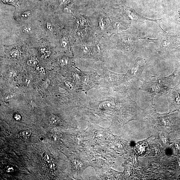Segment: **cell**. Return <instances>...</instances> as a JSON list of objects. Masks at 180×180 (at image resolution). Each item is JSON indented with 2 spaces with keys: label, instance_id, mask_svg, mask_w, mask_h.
<instances>
[{
  "label": "cell",
  "instance_id": "1",
  "mask_svg": "<svg viewBox=\"0 0 180 180\" xmlns=\"http://www.w3.org/2000/svg\"><path fill=\"white\" fill-rule=\"evenodd\" d=\"M167 77L153 76L149 81H142L143 84L139 89L147 92L151 98L152 102L155 96L158 97L165 95L171 89L170 86L176 72Z\"/></svg>",
  "mask_w": 180,
  "mask_h": 180
},
{
  "label": "cell",
  "instance_id": "2",
  "mask_svg": "<svg viewBox=\"0 0 180 180\" xmlns=\"http://www.w3.org/2000/svg\"><path fill=\"white\" fill-rule=\"evenodd\" d=\"M100 74L99 87L110 88L127 84L128 83L126 74H119L109 71L106 68L102 70Z\"/></svg>",
  "mask_w": 180,
  "mask_h": 180
},
{
  "label": "cell",
  "instance_id": "3",
  "mask_svg": "<svg viewBox=\"0 0 180 180\" xmlns=\"http://www.w3.org/2000/svg\"><path fill=\"white\" fill-rule=\"evenodd\" d=\"M80 91L86 93L93 88L99 87L100 76L94 71H82Z\"/></svg>",
  "mask_w": 180,
  "mask_h": 180
},
{
  "label": "cell",
  "instance_id": "4",
  "mask_svg": "<svg viewBox=\"0 0 180 180\" xmlns=\"http://www.w3.org/2000/svg\"><path fill=\"white\" fill-rule=\"evenodd\" d=\"M146 63L145 59L138 57L131 64L126 74L128 82L131 81H143L142 74Z\"/></svg>",
  "mask_w": 180,
  "mask_h": 180
},
{
  "label": "cell",
  "instance_id": "5",
  "mask_svg": "<svg viewBox=\"0 0 180 180\" xmlns=\"http://www.w3.org/2000/svg\"><path fill=\"white\" fill-rule=\"evenodd\" d=\"M167 98L171 106L180 105V82L174 88L170 90Z\"/></svg>",
  "mask_w": 180,
  "mask_h": 180
},
{
  "label": "cell",
  "instance_id": "6",
  "mask_svg": "<svg viewBox=\"0 0 180 180\" xmlns=\"http://www.w3.org/2000/svg\"><path fill=\"white\" fill-rule=\"evenodd\" d=\"M148 149L147 142L142 141L137 143L135 147V150L137 154L140 156H143L146 153Z\"/></svg>",
  "mask_w": 180,
  "mask_h": 180
},
{
  "label": "cell",
  "instance_id": "7",
  "mask_svg": "<svg viewBox=\"0 0 180 180\" xmlns=\"http://www.w3.org/2000/svg\"><path fill=\"white\" fill-rule=\"evenodd\" d=\"M48 122L50 125L54 126H59L61 121L60 117L56 115H51L48 119Z\"/></svg>",
  "mask_w": 180,
  "mask_h": 180
},
{
  "label": "cell",
  "instance_id": "8",
  "mask_svg": "<svg viewBox=\"0 0 180 180\" xmlns=\"http://www.w3.org/2000/svg\"><path fill=\"white\" fill-rule=\"evenodd\" d=\"M31 131L27 130L21 131L19 133V137L24 140L28 139L30 135H31Z\"/></svg>",
  "mask_w": 180,
  "mask_h": 180
},
{
  "label": "cell",
  "instance_id": "9",
  "mask_svg": "<svg viewBox=\"0 0 180 180\" xmlns=\"http://www.w3.org/2000/svg\"><path fill=\"white\" fill-rule=\"evenodd\" d=\"M64 85L65 86V88L67 89L68 90H70V91H73L75 86L77 87L74 81L72 82V81H69V80H66V81H64Z\"/></svg>",
  "mask_w": 180,
  "mask_h": 180
},
{
  "label": "cell",
  "instance_id": "10",
  "mask_svg": "<svg viewBox=\"0 0 180 180\" xmlns=\"http://www.w3.org/2000/svg\"><path fill=\"white\" fill-rule=\"evenodd\" d=\"M1 1L3 3L12 5L16 8L19 7L21 3V2H19L18 0H1Z\"/></svg>",
  "mask_w": 180,
  "mask_h": 180
},
{
  "label": "cell",
  "instance_id": "11",
  "mask_svg": "<svg viewBox=\"0 0 180 180\" xmlns=\"http://www.w3.org/2000/svg\"><path fill=\"white\" fill-rule=\"evenodd\" d=\"M43 162L45 164H47L52 162L53 160V157L49 154L45 153L42 156Z\"/></svg>",
  "mask_w": 180,
  "mask_h": 180
},
{
  "label": "cell",
  "instance_id": "12",
  "mask_svg": "<svg viewBox=\"0 0 180 180\" xmlns=\"http://www.w3.org/2000/svg\"><path fill=\"white\" fill-rule=\"evenodd\" d=\"M69 64V59L65 57H63L59 59V65L63 68H65Z\"/></svg>",
  "mask_w": 180,
  "mask_h": 180
},
{
  "label": "cell",
  "instance_id": "13",
  "mask_svg": "<svg viewBox=\"0 0 180 180\" xmlns=\"http://www.w3.org/2000/svg\"><path fill=\"white\" fill-rule=\"evenodd\" d=\"M27 63L28 65L30 66L35 67L37 65L38 60L36 58H31L27 60Z\"/></svg>",
  "mask_w": 180,
  "mask_h": 180
},
{
  "label": "cell",
  "instance_id": "14",
  "mask_svg": "<svg viewBox=\"0 0 180 180\" xmlns=\"http://www.w3.org/2000/svg\"><path fill=\"white\" fill-rule=\"evenodd\" d=\"M10 55L12 58H17L20 56V52L19 50L17 49H13L10 51Z\"/></svg>",
  "mask_w": 180,
  "mask_h": 180
},
{
  "label": "cell",
  "instance_id": "15",
  "mask_svg": "<svg viewBox=\"0 0 180 180\" xmlns=\"http://www.w3.org/2000/svg\"><path fill=\"white\" fill-rule=\"evenodd\" d=\"M31 14V12L30 11H26L23 12L21 14V17L22 20H25L27 19Z\"/></svg>",
  "mask_w": 180,
  "mask_h": 180
},
{
  "label": "cell",
  "instance_id": "16",
  "mask_svg": "<svg viewBox=\"0 0 180 180\" xmlns=\"http://www.w3.org/2000/svg\"><path fill=\"white\" fill-rule=\"evenodd\" d=\"M32 28L29 25H25L22 28V31L24 33L29 34L32 31Z\"/></svg>",
  "mask_w": 180,
  "mask_h": 180
},
{
  "label": "cell",
  "instance_id": "17",
  "mask_svg": "<svg viewBox=\"0 0 180 180\" xmlns=\"http://www.w3.org/2000/svg\"><path fill=\"white\" fill-rule=\"evenodd\" d=\"M60 44L61 47L64 48L67 47L68 45V41L67 39L65 37L63 38L61 40Z\"/></svg>",
  "mask_w": 180,
  "mask_h": 180
},
{
  "label": "cell",
  "instance_id": "18",
  "mask_svg": "<svg viewBox=\"0 0 180 180\" xmlns=\"http://www.w3.org/2000/svg\"><path fill=\"white\" fill-rule=\"evenodd\" d=\"M72 8L71 6V5H66L64 8V11L66 13H72Z\"/></svg>",
  "mask_w": 180,
  "mask_h": 180
},
{
  "label": "cell",
  "instance_id": "19",
  "mask_svg": "<svg viewBox=\"0 0 180 180\" xmlns=\"http://www.w3.org/2000/svg\"><path fill=\"white\" fill-rule=\"evenodd\" d=\"M71 0H59V5L61 6H66L70 3Z\"/></svg>",
  "mask_w": 180,
  "mask_h": 180
},
{
  "label": "cell",
  "instance_id": "20",
  "mask_svg": "<svg viewBox=\"0 0 180 180\" xmlns=\"http://www.w3.org/2000/svg\"><path fill=\"white\" fill-rule=\"evenodd\" d=\"M49 170L51 171H54L55 169V165L53 163V162L50 163L49 164H46Z\"/></svg>",
  "mask_w": 180,
  "mask_h": 180
},
{
  "label": "cell",
  "instance_id": "21",
  "mask_svg": "<svg viewBox=\"0 0 180 180\" xmlns=\"http://www.w3.org/2000/svg\"><path fill=\"white\" fill-rule=\"evenodd\" d=\"M47 48L44 47H40L38 49L39 52L41 53V54L42 55L47 50Z\"/></svg>",
  "mask_w": 180,
  "mask_h": 180
},
{
  "label": "cell",
  "instance_id": "22",
  "mask_svg": "<svg viewBox=\"0 0 180 180\" xmlns=\"http://www.w3.org/2000/svg\"><path fill=\"white\" fill-rule=\"evenodd\" d=\"M51 53L50 51L49 50H47L46 52L42 55V57L44 58H47V57H49Z\"/></svg>",
  "mask_w": 180,
  "mask_h": 180
},
{
  "label": "cell",
  "instance_id": "23",
  "mask_svg": "<svg viewBox=\"0 0 180 180\" xmlns=\"http://www.w3.org/2000/svg\"><path fill=\"white\" fill-rule=\"evenodd\" d=\"M47 30H50V31H52L53 30V25L51 22H48L47 24Z\"/></svg>",
  "mask_w": 180,
  "mask_h": 180
},
{
  "label": "cell",
  "instance_id": "24",
  "mask_svg": "<svg viewBox=\"0 0 180 180\" xmlns=\"http://www.w3.org/2000/svg\"><path fill=\"white\" fill-rule=\"evenodd\" d=\"M14 119L16 121H19L21 120V116L19 114H15L14 115Z\"/></svg>",
  "mask_w": 180,
  "mask_h": 180
},
{
  "label": "cell",
  "instance_id": "25",
  "mask_svg": "<svg viewBox=\"0 0 180 180\" xmlns=\"http://www.w3.org/2000/svg\"><path fill=\"white\" fill-rule=\"evenodd\" d=\"M39 70V72L40 73H41V74H44V72H45V71H44V69L43 68H41V69H39V70Z\"/></svg>",
  "mask_w": 180,
  "mask_h": 180
},
{
  "label": "cell",
  "instance_id": "26",
  "mask_svg": "<svg viewBox=\"0 0 180 180\" xmlns=\"http://www.w3.org/2000/svg\"><path fill=\"white\" fill-rule=\"evenodd\" d=\"M8 170H7V172H10L13 171V168L12 167H7Z\"/></svg>",
  "mask_w": 180,
  "mask_h": 180
},
{
  "label": "cell",
  "instance_id": "27",
  "mask_svg": "<svg viewBox=\"0 0 180 180\" xmlns=\"http://www.w3.org/2000/svg\"><path fill=\"white\" fill-rule=\"evenodd\" d=\"M40 1H41V0H40Z\"/></svg>",
  "mask_w": 180,
  "mask_h": 180
}]
</instances>
